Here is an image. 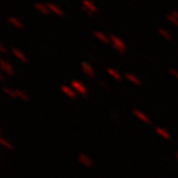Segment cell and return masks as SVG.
<instances>
[{
    "instance_id": "6da1fadb",
    "label": "cell",
    "mask_w": 178,
    "mask_h": 178,
    "mask_svg": "<svg viewBox=\"0 0 178 178\" xmlns=\"http://www.w3.org/2000/svg\"><path fill=\"white\" fill-rule=\"evenodd\" d=\"M110 43L112 45V48L115 49L117 52H119L120 54H124L127 51V45L124 42L123 38H120L117 35H110Z\"/></svg>"
},
{
    "instance_id": "7a4b0ae2",
    "label": "cell",
    "mask_w": 178,
    "mask_h": 178,
    "mask_svg": "<svg viewBox=\"0 0 178 178\" xmlns=\"http://www.w3.org/2000/svg\"><path fill=\"white\" fill-rule=\"evenodd\" d=\"M70 86L75 90L76 94L81 95V96H84V97H88V94H89V93H88V89H87V87L84 86V82H81L80 80H72Z\"/></svg>"
},
{
    "instance_id": "3957f363",
    "label": "cell",
    "mask_w": 178,
    "mask_h": 178,
    "mask_svg": "<svg viewBox=\"0 0 178 178\" xmlns=\"http://www.w3.org/2000/svg\"><path fill=\"white\" fill-rule=\"evenodd\" d=\"M81 8L84 10L88 15H94L98 12V8L93 0H82L81 1Z\"/></svg>"
},
{
    "instance_id": "277c9868",
    "label": "cell",
    "mask_w": 178,
    "mask_h": 178,
    "mask_svg": "<svg viewBox=\"0 0 178 178\" xmlns=\"http://www.w3.org/2000/svg\"><path fill=\"white\" fill-rule=\"evenodd\" d=\"M0 68H1V72L4 74H7L8 76H14L15 75V70L13 67L10 62H7L6 59H1L0 60Z\"/></svg>"
},
{
    "instance_id": "5b68a950",
    "label": "cell",
    "mask_w": 178,
    "mask_h": 178,
    "mask_svg": "<svg viewBox=\"0 0 178 178\" xmlns=\"http://www.w3.org/2000/svg\"><path fill=\"white\" fill-rule=\"evenodd\" d=\"M132 114L136 116L139 120H141L142 123L148 124V125H150V124H152V120H150V118H149V117H148V115H146L144 111H141V110H139V109H133V110H132Z\"/></svg>"
},
{
    "instance_id": "8992f818",
    "label": "cell",
    "mask_w": 178,
    "mask_h": 178,
    "mask_svg": "<svg viewBox=\"0 0 178 178\" xmlns=\"http://www.w3.org/2000/svg\"><path fill=\"white\" fill-rule=\"evenodd\" d=\"M79 162H80L84 168H92L94 166L93 158L89 156L88 154H86V153H80V155H79Z\"/></svg>"
},
{
    "instance_id": "52a82bcc",
    "label": "cell",
    "mask_w": 178,
    "mask_h": 178,
    "mask_svg": "<svg viewBox=\"0 0 178 178\" xmlns=\"http://www.w3.org/2000/svg\"><path fill=\"white\" fill-rule=\"evenodd\" d=\"M81 70H82L84 74H86L88 78H95V75H96L93 66L88 62H81Z\"/></svg>"
},
{
    "instance_id": "ba28073f",
    "label": "cell",
    "mask_w": 178,
    "mask_h": 178,
    "mask_svg": "<svg viewBox=\"0 0 178 178\" xmlns=\"http://www.w3.org/2000/svg\"><path fill=\"white\" fill-rule=\"evenodd\" d=\"M11 52H12V54H13V56H14L16 59H19L20 62H22V63H24V64L28 63V58H27L26 53L23 52L22 50H20V49H16V48H12Z\"/></svg>"
},
{
    "instance_id": "9c48e42d",
    "label": "cell",
    "mask_w": 178,
    "mask_h": 178,
    "mask_svg": "<svg viewBox=\"0 0 178 178\" xmlns=\"http://www.w3.org/2000/svg\"><path fill=\"white\" fill-rule=\"evenodd\" d=\"M48 6H49V8H50V12L53 13V14H56V15H58V16H65V13H64L63 8L60 7V6H58L57 4H53V2H48Z\"/></svg>"
},
{
    "instance_id": "30bf717a",
    "label": "cell",
    "mask_w": 178,
    "mask_h": 178,
    "mask_svg": "<svg viewBox=\"0 0 178 178\" xmlns=\"http://www.w3.org/2000/svg\"><path fill=\"white\" fill-rule=\"evenodd\" d=\"M60 89H62V92H63L64 94L66 95V96H68L70 98H74V100H75V98L78 97V96H76V93H75V90H74L71 86L63 84V86L60 87Z\"/></svg>"
},
{
    "instance_id": "8fae6325",
    "label": "cell",
    "mask_w": 178,
    "mask_h": 178,
    "mask_svg": "<svg viewBox=\"0 0 178 178\" xmlns=\"http://www.w3.org/2000/svg\"><path fill=\"white\" fill-rule=\"evenodd\" d=\"M7 21L10 22V24H12L13 27H15V28H18V29H23V28H24L23 22H22L19 18H16V16H8V18H7Z\"/></svg>"
},
{
    "instance_id": "7c38bea8",
    "label": "cell",
    "mask_w": 178,
    "mask_h": 178,
    "mask_svg": "<svg viewBox=\"0 0 178 178\" xmlns=\"http://www.w3.org/2000/svg\"><path fill=\"white\" fill-rule=\"evenodd\" d=\"M34 6H35V8H36L37 11L40 12V13H42V14H44V15H49V14H51V12H50V8H49L48 4L36 2Z\"/></svg>"
},
{
    "instance_id": "4fadbf2b",
    "label": "cell",
    "mask_w": 178,
    "mask_h": 178,
    "mask_svg": "<svg viewBox=\"0 0 178 178\" xmlns=\"http://www.w3.org/2000/svg\"><path fill=\"white\" fill-rule=\"evenodd\" d=\"M94 36H95V38H97L100 42L105 43V44L110 43V36H108V35L104 34L103 31H98V30H96V31H94Z\"/></svg>"
},
{
    "instance_id": "5bb4252c",
    "label": "cell",
    "mask_w": 178,
    "mask_h": 178,
    "mask_svg": "<svg viewBox=\"0 0 178 178\" xmlns=\"http://www.w3.org/2000/svg\"><path fill=\"white\" fill-rule=\"evenodd\" d=\"M155 132H156L157 134L161 136V138H163V139H166V140H170V139H171V136H170L169 131H168V130H166L164 127L157 126L156 128H155Z\"/></svg>"
},
{
    "instance_id": "9a60e30c",
    "label": "cell",
    "mask_w": 178,
    "mask_h": 178,
    "mask_svg": "<svg viewBox=\"0 0 178 178\" xmlns=\"http://www.w3.org/2000/svg\"><path fill=\"white\" fill-rule=\"evenodd\" d=\"M125 79L128 80L132 84H136V86H140V84H141V80L139 79V76L133 73H126Z\"/></svg>"
},
{
    "instance_id": "2e32d148",
    "label": "cell",
    "mask_w": 178,
    "mask_h": 178,
    "mask_svg": "<svg viewBox=\"0 0 178 178\" xmlns=\"http://www.w3.org/2000/svg\"><path fill=\"white\" fill-rule=\"evenodd\" d=\"M106 72H108V74L111 76V78H114L115 80H117V81H120L123 78H122V75H120V73L116 70V68H111V67H109V68H106Z\"/></svg>"
},
{
    "instance_id": "e0dca14e",
    "label": "cell",
    "mask_w": 178,
    "mask_h": 178,
    "mask_svg": "<svg viewBox=\"0 0 178 178\" xmlns=\"http://www.w3.org/2000/svg\"><path fill=\"white\" fill-rule=\"evenodd\" d=\"M158 34L164 38V40H167V41H172V35L170 34L169 30L167 29H164V28H158Z\"/></svg>"
},
{
    "instance_id": "ac0fdd59",
    "label": "cell",
    "mask_w": 178,
    "mask_h": 178,
    "mask_svg": "<svg viewBox=\"0 0 178 178\" xmlns=\"http://www.w3.org/2000/svg\"><path fill=\"white\" fill-rule=\"evenodd\" d=\"M2 93L6 94L7 96H10V97H12V98H16V92H15V89H12L10 87H4L2 88Z\"/></svg>"
},
{
    "instance_id": "d6986e66",
    "label": "cell",
    "mask_w": 178,
    "mask_h": 178,
    "mask_svg": "<svg viewBox=\"0 0 178 178\" xmlns=\"http://www.w3.org/2000/svg\"><path fill=\"white\" fill-rule=\"evenodd\" d=\"M0 145L2 147H5L6 149H10V150H13V149H14V147H13V145L11 144V141H8L7 139H5L4 136L0 138Z\"/></svg>"
},
{
    "instance_id": "ffe728a7",
    "label": "cell",
    "mask_w": 178,
    "mask_h": 178,
    "mask_svg": "<svg viewBox=\"0 0 178 178\" xmlns=\"http://www.w3.org/2000/svg\"><path fill=\"white\" fill-rule=\"evenodd\" d=\"M16 92V98H20L22 101H29V96L26 94L21 89H15Z\"/></svg>"
},
{
    "instance_id": "44dd1931",
    "label": "cell",
    "mask_w": 178,
    "mask_h": 178,
    "mask_svg": "<svg viewBox=\"0 0 178 178\" xmlns=\"http://www.w3.org/2000/svg\"><path fill=\"white\" fill-rule=\"evenodd\" d=\"M167 20H168L169 22H170V23H172L174 26H176V27H178V20L176 19V18H175V16H174V15H172V14H171V13H170V14H168V15H167Z\"/></svg>"
},
{
    "instance_id": "7402d4cb",
    "label": "cell",
    "mask_w": 178,
    "mask_h": 178,
    "mask_svg": "<svg viewBox=\"0 0 178 178\" xmlns=\"http://www.w3.org/2000/svg\"><path fill=\"white\" fill-rule=\"evenodd\" d=\"M169 73L171 74L174 78H176V79L178 80V70H177V68H174V67L169 68Z\"/></svg>"
},
{
    "instance_id": "603a6c76",
    "label": "cell",
    "mask_w": 178,
    "mask_h": 178,
    "mask_svg": "<svg viewBox=\"0 0 178 178\" xmlns=\"http://www.w3.org/2000/svg\"><path fill=\"white\" fill-rule=\"evenodd\" d=\"M98 84H100V86H103V88H104V89H106V90H109V89H110L109 84H106L105 81H103V80H100V81H98Z\"/></svg>"
},
{
    "instance_id": "cb8c5ba5",
    "label": "cell",
    "mask_w": 178,
    "mask_h": 178,
    "mask_svg": "<svg viewBox=\"0 0 178 178\" xmlns=\"http://www.w3.org/2000/svg\"><path fill=\"white\" fill-rule=\"evenodd\" d=\"M0 52L2 53V54H7L8 53V50L6 49V46L4 44H0Z\"/></svg>"
},
{
    "instance_id": "d4e9b609",
    "label": "cell",
    "mask_w": 178,
    "mask_h": 178,
    "mask_svg": "<svg viewBox=\"0 0 178 178\" xmlns=\"http://www.w3.org/2000/svg\"><path fill=\"white\" fill-rule=\"evenodd\" d=\"M0 80H1V81H5V76H4V73H2V72L0 74Z\"/></svg>"
},
{
    "instance_id": "484cf974",
    "label": "cell",
    "mask_w": 178,
    "mask_h": 178,
    "mask_svg": "<svg viewBox=\"0 0 178 178\" xmlns=\"http://www.w3.org/2000/svg\"><path fill=\"white\" fill-rule=\"evenodd\" d=\"M175 157H176V160H177V161H178V152H177V153H176V154H175Z\"/></svg>"
}]
</instances>
